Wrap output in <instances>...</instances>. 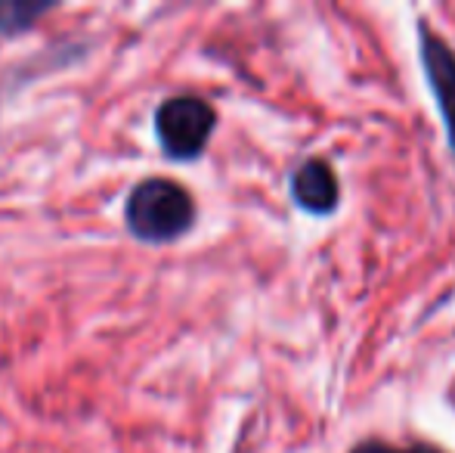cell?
<instances>
[{"mask_svg": "<svg viewBox=\"0 0 455 453\" xmlns=\"http://www.w3.org/2000/svg\"><path fill=\"white\" fill-rule=\"evenodd\" d=\"M124 221L137 239L162 246V242L180 239L196 221V202L180 183L152 177L133 187L127 196Z\"/></svg>", "mask_w": 455, "mask_h": 453, "instance_id": "obj_1", "label": "cell"}, {"mask_svg": "<svg viewBox=\"0 0 455 453\" xmlns=\"http://www.w3.org/2000/svg\"><path fill=\"white\" fill-rule=\"evenodd\" d=\"M217 115L211 109L208 100L202 97H171L156 109V133L162 150L177 162H189V158L202 156L208 146L211 133H214Z\"/></svg>", "mask_w": 455, "mask_h": 453, "instance_id": "obj_2", "label": "cell"}, {"mask_svg": "<svg viewBox=\"0 0 455 453\" xmlns=\"http://www.w3.org/2000/svg\"><path fill=\"white\" fill-rule=\"evenodd\" d=\"M419 37H421V62H425L427 81L434 87L446 133H450V143L455 150V53L443 37L434 35L425 25L419 28Z\"/></svg>", "mask_w": 455, "mask_h": 453, "instance_id": "obj_3", "label": "cell"}, {"mask_svg": "<svg viewBox=\"0 0 455 453\" xmlns=\"http://www.w3.org/2000/svg\"><path fill=\"white\" fill-rule=\"evenodd\" d=\"M291 196L304 212L329 214L338 208V181L335 171L323 158L304 162L291 177Z\"/></svg>", "mask_w": 455, "mask_h": 453, "instance_id": "obj_4", "label": "cell"}, {"mask_svg": "<svg viewBox=\"0 0 455 453\" xmlns=\"http://www.w3.org/2000/svg\"><path fill=\"white\" fill-rule=\"evenodd\" d=\"M50 6L47 4H22V0H4L0 4V31L12 35V31H22L35 22L37 16H44Z\"/></svg>", "mask_w": 455, "mask_h": 453, "instance_id": "obj_5", "label": "cell"}, {"mask_svg": "<svg viewBox=\"0 0 455 453\" xmlns=\"http://www.w3.org/2000/svg\"><path fill=\"white\" fill-rule=\"evenodd\" d=\"M354 453H440V450H431V448H409V450H400V448H390V444H378V441H369V444H360Z\"/></svg>", "mask_w": 455, "mask_h": 453, "instance_id": "obj_6", "label": "cell"}]
</instances>
